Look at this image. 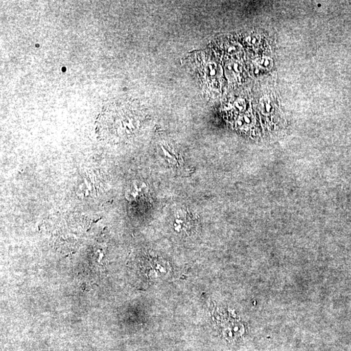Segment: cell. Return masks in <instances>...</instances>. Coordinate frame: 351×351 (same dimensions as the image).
<instances>
[{
	"instance_id": "1",
	"label": "cell",
	"mask_w": 351,
	"mask_h": 351,
	"mask_svg": "<svg viewBox=\"0 0 351 351\" xmlns=\"http://www.w3.org/2000/svg\"><path fill=\"white\" fill-rule=\"evenodd\" d=\"M140 118L134 110L114 104H106L96 120L98 138L106 141L128 138L138 130Z\"/></svg>"
},
{
	"instance_id": "2",
	"label": "cell",
	"mask_w": 351,
	"mask_h": 351,
	"mask_svg": "<svg viewBox=\"0 0 351 351\" xmlns=\"http://www.w3.org/2000/svg\"><path fill=\"white\" fill-rule=\"evenodd\" d=\"M193 219L191 214L185 209H179L174 216V227L176 231H187L193 225Z\"/></svg>"
},
{
	"instance_id": "3",
	"label": "cell",
	"mask_w": 351,
	"mask_h": 351,
	"mask_svg": "<svg viewBox=\"0 0 351 351\" xmlns=\"http://www.w3.org/2000/svg\"><path fill=\"white\" fill-rule=\"evenodd\" d=\"M146 186L140 182H135L126 191L127 199L130 201H137L145 195Z\"/></svg>"
},
{
	"instance_id": "4",
	"label": "cell",
	"mask_w": 351,
	"mask_h": 351,
	"mask_svg": "<svg viewBox=\"0 0 351 351\" xmlns=\"http://www.w3.org/2000/svg\"><path fill=\"white\" fill-rule=\"evenodd\" d=\"M208 72H209L210 76H215L216 74H217V71H216L215 67L213 66V65H210Z\"/></svg>"
},
{
	"instance_id": "5",
	"label": "cell",
	"mask_w": 351,
	"mask_h": 351,
	"mask_svg": "<svg viewBox=\"0 0 351 351\" xmlns=\"http://www.w3.org/2000/svg\"><path fill=\"white\" fill-rule=\"evenodd\" d=\"M264 108L265 109V111H266L267 112H269L271 111V105L269 104L268 103H266V104H265Z\"/></svg>"
},
{
	"instance_id": "6",
	"label": "cell",
	"mask_w": 351,
	"mask_h": 351,
	"mask_svg": "<svg viewBox=\"0 0 351 351\" xmlns=\"http://www.w3.org/2000/svg\"><path fill=\"white\" fill-rule=\"evenodd\" d=\"M269 65V60H265L264 61V62H263V65L264 66H268Z\"/></svg>"
},
{
	"instance_id": "7",
	"label": "cell",
	"mask_w": 351,
	"mask_h": 351,
	"mask_svg": "<svg viewBox=\"0 0 351 351\" xmlns=\"http://www.w3.org/2000/svg\"><path fill=\"white\" fill-rule=\"evenodd\" d=\"M235 47H230V48L229 49V50H228V51H229V52H231L232 51L235 50Z\"/></svg>"
},
{
	"instance_id": "8",
	"label": "cell",
	"mask_w": 351,
	"mask_h": 351,
	"mask_svg": "<svg viewBox=\"0 0 351 351\" xmlns=\"http://www.w3.org/2000/svg\"><path fill=\"white\" fill-rule=\"evenodd\" d=\"M318 6H319V7H321V4H319Z\"/></svg>"
}]
</instances>
